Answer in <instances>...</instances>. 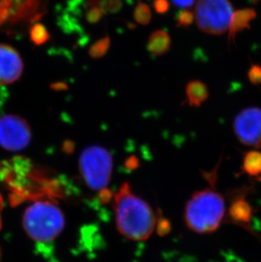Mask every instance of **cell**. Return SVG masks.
Wrapping results in <instances>:
<instances>
[{
    "instance_id": "obj_1",
    "label": "cell",
    "mask_w": 261,
    "mask_h": 262,
    "mask_svg": "<svg viewBox=\"0 0 261 262\" xmlns=\"http://www.w3.org/2000/svg\"><path fill=\"white\" fill-rule=\"evenodd\" d=\"M119 233L134 241L148 239L156 228V219L150 205L133 193L124 183L113 199Z\"/></svg>"
},
{
    "instance_id": "obj_2",
    "label": "cell",
    "mask_w": 261,
    "mask_h": 262,
    "mask_svg": "<svg viewBox=\"0 0 261 262\" xmlns=\"http://www.w3.org/2000/svg\"><path fill=\"white\" fill-rule=\"evenodd\" d=\"M225 201L220 193L206 188L198 191L187 201L185 222L190 230L209 233L216 230L224 217Z\"/></svg>"
},
{
    "instance_id": "obj_3",
    "label": "cell",
    "mask_w": 261,
    "mask_h": 262,
    "mask_svg": "<svg viewBox=\"0 0 261 262\" xmlns=\"http://www.w3.org/2000/svg\"><path fill=\"white\" fill-rule=\"evenodd\" d=\"M64 214L60 208L50 201H36L23 215V227L32 239L49 243L55 239L64 229Z\"/></svg>"
},
{
    "instance_id": "obj_4",
    "label": "cell",
    "mask_w": 261,
    "mask_h": 262,
    "mask_svg": "<svg viewBox=\"0 0 261 262\" xmlns=\"http://www.w3.org/2000/svg\"><path fill=\"white\" fill-rule=\"evenodd\" d=\"M79 171L90 189L104 191L111 181L113 159L110 151L101 146L85 148L79 158Z\"/></svg>"
},
{
    "instance_id": "obj_5",
    "label": "cell",
    "mask_w": 261,
    "mask_h": 262,
    "mask_svg": "<svg viewBox=\"0 0 261 262\" xmlns=\"http://www.w3.org/2000/svg\"><path fill=\"white\" fill-rule=\"evenodd\" d=\"M233 13L229 0H200L195 9V20L200 31L221 35L229 30Z\"/></svg>"
},
{
    "instance_id": "obj_6",
    "label": "cell",
    "mask_w": 261,
    "mask_h": 262,
    "mask_svg": "<svg viewBox=\"0 0 261 262\" xmlns=\"http://www.w3.org/2000/svg\"><path fill=\"white\" fill-rule=\"evenodd\" d=\"M32 133L25 120L14 115L0 117V146L10 151H20L31 141Z\"/></svg>"
},
{
    "instance_id": "obj_7",
    "label": "cell",
    "mask_w": 261,
    "mask_h": 262,
    "mask_svg": "<svg viewBox=\"0 0 261 262\" xmlns=\"http://www.w3.org/2000/svg\"><path fill=\"white\" fill-rule=\"evenodd\" d=\"M233 128L242 144L261 147V110L254 107L242 111L235 118Z\"/></svg>"
},
{
    "instance_id": "obj_8",
    "label": "cell",
    "mask_w": 261,
    "mask_h": 262,
    "mask_svg": "<svg viewBox=\"0 0 261 262\" xmlns=\"http://www.w3.org/2000/svg\"><path fill=\"white\" fill-rule=\"evenodd\" d=\"M23 70V60L17 51L8 45H0V84L15 82Z\"/></svg>"
},
{
    "instance_id": "obj_9",
    "label": "cell",
    "mask_w": 261,
    "mask_h": 262,
    "mask_svg": "<svg viewBox=\"0 0 261 262\" xmlns=\"http://www.w3.org/2000/svg\"><path fill=\"white\" fill-rule=\"evenodd\" d=\"M38 0H0V23L34 10Z\"/></svg>"
},
{
    "instance_id": "obj_10",
    "label": "cell",
    "mask_w": 261,
    "mask_h": 262,
    "mask_svg": "<svg viewBox=\"0 0 261 262\" xmlns=\"http://www.w3.org/2000/svg\"><path fill=\"white\" fill-rule=\"evenodd\" d=\"M170 45L171 39L169 33L165 30H156L148 37L147 47L151 55L159 57L168 52V50H170Z\"/></svg>"
},
{
    "instance_id": "obj_11",
    "label": "cell",
    "mask_w": 261,
    "mask_h": 262,
    "mask_svg": "<svg viewBox=\"0 0 261 262\" xmlns=\"http://www.w3.org/2000/svg\"><path fill=\"white\" fill-rule=\"evenodd\" d=\"M256 17V13L252 9L238 10L233 13L229 28V42L233 41L236 33L249 28V23Z\"/></svg>"
},
{
    "instance_id": "obj_12",
    "label": "cell",
    "mask_w": 261,
    "mask_h": 262,
    "mask_svg": "<svg viewBox=\"0 0 261 262\" xmlns=\"http://www.w3.org/2000/svg\"><path fill=\"white\" fill-rule=\"evenodd\" d=\"M186 95L190 106L200 107L209 97V91L205 83L200 81H191L186 86Z\"/></svg>"
},
{
    "instance_id": "obj_13",
    "label": "cell",
    "mask_w": 261,
    "mask_h": 262,
    "mask_svg": "<svg viewBox=\"0 0 261 262\" xmlns=\"http://www.w3.org/2000/svg\"><path fill=\"white\" fill-rule=\"evenodd\" d=\"M244 170L249 176H261V153L258 151L247 153L244 160Z\"/></svg>"
},
{
    "instance_id": "obj_14",
    "label": "cell",
    "mask_w": 261,
    "mask_h": 262,
    "mask_svg": "<svg viewBox=\"0 0 261 262\" xmlns=\"http://www.w3.org/2000/svg\"><path fill=\"white\" fill-rule=\"evenodd\" d=\"M111 47V37L108 36L98 40L89 49V56L92 59H97L104 57Z\"/></svg>"
},
{
    "instance_id": "obj_15",
    "label": "cell",
    "mask_w": 261,
    "mask_h": 262,
    "mask_svg": "<svg viewBox=\"0 0 261 262\" xmlns=\"http://www.w3.org/2000/svg\"><path fill=\"white\" fill-rule=\"evenodd\" d=\"M133 17L141 25H148L151 21L152 12L150 8L145 3L138 1L133 12Z\"/></svg>"
},
{
    "instance_id": "obj_16",
    "label": "cell",
    "mask_w": 261,
    "mask_h": 262,
    "mask_svg": "<svg viewBox=\"0 0 261 262\" xmlns=\"http://www.w3.org/2000/svg\"><path fill=\"white\" fill-rule=\"evenodd\" d=\"M231 215L235 220L249 222L251 215V208L244 201H237L231 208Z\"/></svg>"
},
{
    "instance_id": "obj_17",
    "label": "cell",
    "mask_w": 261,
    "mask_h": 262,
    "mask_svg": "<svg viewBox=\"0 0 261 262\" xmlns=\"http://www.w3.org/2000/svg\"><path fill=\"white\" fill-rule=\"evenodd\" d=\"M194 15L190 10H183L176 15V23L178 28H187L192 25Z\"/></svg>"
},
{
    "instance_id": "obj_18",
    "label": "cell",
    "mask_w": 261,
    "mask_h": 262,
    "mask_svg": "<svg viewBox=\"0 0 261 262\" xmlns=\"http://www.w3.org/2000/svg\"><path fill=\"white\" fill-rule=\"evenodd\" d=\"M100 8L104 10V14H115L122 8V0H102Z\"/></svg>"
},
{
    "instance_id": "obj_19",
    "label": "cell",
    "mask_w": 261,
    "mask_h": 262,
    "mask_svg": "<svg viewBox=\"0 0 261 262\" xmlns=\"http://www.w3.org/2000/svg\"><path fill=\"white\" fill-rule=\"evenodd\" d=\"M104 15V10H102L101 8H91V9H86L85 17L86 21L90 24H97L100 21Z\"/></svg>"
},
{
    "instance_id": "obj_20",
    "label": "cell",
    "mask_w": 261,
    "mask_h": 262,
    "mask_svg": "<svg viewBox=\"0 0 261 262\" xmlns=\"http://www.w3.org/2000/svg\"><path fill=\"white\" fill-rule=\"evenodd\" d=\"M49 33L42 25H37L35 27L32 32V38L37 45H42L49 39Z\"/></svg>"
},
{
    "instance_id": "obj_21",
    "label": "cell",
    "mask_w": 261,
    "mask_h": 262,
    "mask_svg": "<svg viewBox=\"0 0 261 262\" xmlns=\"http://www.w3.org/2000/svg\"><path fill=\"white\" fill-rule=\"evenodd\" d=\"M249 78L254 84H261V67L253 66L249 72Z\"/></svg>"
},
{
    "instance_id": "obj_22",
    "label": "cell",
    "mask_w": 261,
    "mask_h": 262,
    "mask_svg": "<svg viewBox=\"0 0 261 262\" xmlns=\"http://www.w3.org/2000/svg\"><path fill=\"white\" fill-rule=\"evenodd\" d=\"M154 8H155L156 13L160 15H164L170 10V3L168 0H155Z\"/></svg>"
},
{
    "instance_id": "obj_23",
    "label": "cell",
    "mask_w": 261,
    "mask_h": 262,
    "mask_svg": "<svg viewBox=\"0 0 261 262\" xmlns=\"http://www.w3.org/2000/svg\"><path fill=\"white\" fill-rule=\"evenodd\" d=\"M196 0H171V2L180 8H188L194 4Z\"/></svg>"
},
{
    "instance_id": "obj_24",
    "label": "cell",
    "mask_w": 261,
    "mask_h": 262,
    "mask_svg": "<svg viewBox=\"0 0 261 262\" xmlns=\"http://www.w3.org/2000/svg\"><path fill=\"white\" fill-rule=\"evenodd\" d=\"M102 0H86V9H91V8L100 7Z\"/></svg>"
},
{
    "instance_id": "obj_25",
    "label": "cell",
    "mask_w": 261,
    "mask_h": 262,
    "mask_svg": "<svg viewBox=\"0 0 261 262\" xmlns=\"http://www.w3.org/2000/svg\"><path fill=\"white\" fill-rule=\"evenodd\" d=\"M66 149H67L68 152H72L73 149H74V144L72 142H67L66 143Z\"/></svg>"
},
{
    "instance_id": "obj_26",
    "label": "cell",
    "mask_w": 261,
    "mask_h": 262,
    "mask_svg": "<svg viewBox=\"0 0 261 262\" xmlns=\"http://www.w3.org/2000/svg\"><path fill=\"white\" fill-rule=\"evenodd\" d=\"M251 1L253 3H256V2H258V1H259V0H251Z\"/></svg>"
}]
</instances>
